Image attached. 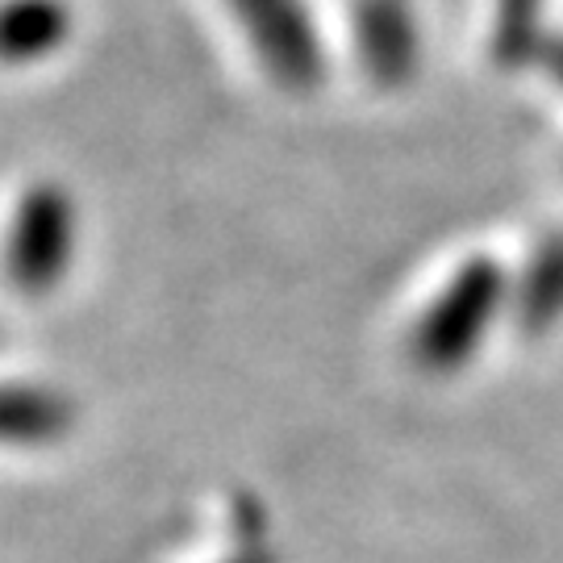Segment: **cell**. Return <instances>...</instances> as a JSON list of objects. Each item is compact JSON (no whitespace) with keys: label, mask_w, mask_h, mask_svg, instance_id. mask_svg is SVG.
<instances>
[{"label":"cell","mask_w":563,"mask_h":563,"mask_svg":"<svg viewBox=\"0 0 563 563\" xmlns=\"http://www.w3.org/2000/svg\"><path fill=\"white\" fill-rule=\"evenodd\" d=\"M80 251V205L71 188L59 180H34L18 197L9 225H4V246H0V267L13 292L42 301L59 292V284L71 276Z\"/></svg>","instance_id":"6da1fadb"},{"label":"cell","mask_w":563,"mask_h":563,"mask_svg":"<svg viewBox=\"0 0 563 563\" xmlns=\"http://www.w3.org/2000/svg\"><path fill=\"white\" fill-rule=\"evenodd\" d=\"M505 301H509V280L501 263L488 255H472L443 284V292L426 305V313L409 334V360L434 376L460 372L481 351Z\"/></svg>","instance_id":"7a4b0ae2"},{"label":"cell","mask_w":563,"mask_h":563,"mask_svg":"<svg viewBox=\"0 0 563 563\" xmlns=\"http://www.w3.org/2000/svg\"><path fill=\"white\" fill-rule=\"evenodd\" d=\"M251 55L284 92L309 97L325 80V42L305 0H225Z\"/></svg>","instance_id":"3957f363"},{"label":"cell","mask_w":563,"mask_h":563,"mask_svg":"<svg viewBox=\"0 0 563 563\" xmlns=\"http://www.w3.org/2000/svg\"><path fill=\"white\" fill-rule=\"evenodd\" d=\"M351 42L360 51L367 80L380 88H401L418 76L422 34L409 0H355L351 9Z\"/></svg>","instance_id":"277c9868"},{"label":"cell","mask_w":563,"mask_h":563,"mask_svg":"<svg viewBox=\"0 0 563 563\" xmlns=\"http://www.w3.org/2000/svg\"><path fill=\"white\" fill-rule=\"evenodd\" d=\"M76 34L71 0H0V67L51 63Z\"/></svg>","instance_id":"5b68a950"},{"label":"cell","mask_w":563,"mask_h":563,"mask_svg":"<svg viewBox=\"0 0 563 563\" xmlns=\"http://www.w3.org/2000/svg\"><path fill=\"white\" fill-rule=\"evenodd\" d=\"M76 422V409L59 388L30 380H0V446L59 443Z\"/></svg>","instance_id":"8992f818"},{"label":"cell","mask_w":563,"mask_h":563,"mask_svg":"<svg viewBox=\"0 0 563 563\" xmlns=\"http://www.w3.org/2000/svg\"><path fill=\"white\" fill-rule=\"evenodd\" d=\"M514 318L526 334H543L563 318V234L539 242L514 288Z\"/></svg>","instance_id":"52a82bcc"},{"label":"cell","mask_w":563,"mask_h":563,"mask_svg":"<svg viewBox=\"0 0 563 563\" xmlns=\"http://www.w3.org/2000/svg\"><path fill=\"white\" fill-rule=\"evenodd\" d=\"M547 55V67H551V76H555V80H563V38H555V42H547L543 46Z\"/></svg>","instance_id":"ba28073f"}]
</instances>
